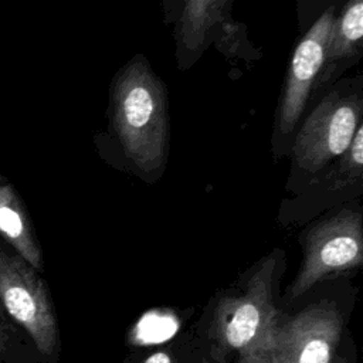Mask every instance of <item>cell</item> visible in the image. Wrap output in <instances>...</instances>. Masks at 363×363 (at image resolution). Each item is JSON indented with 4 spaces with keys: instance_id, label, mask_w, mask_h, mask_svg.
<instances>
[{
    "instance_id": "cell-7",
    "label": "cell",
    "mask_w": 363,
    "mask_h": 363,
    "mask_svg": "<svg viewBox=\"0 0 363 363\" xmlns=\"http://www.w3.org/2000/svg\"><path fill=\"white\" fill-rule=\"evenodd\" d=\"M340 335L342 315L335 305H312L277 326L269 363H330Z\"/></svg>"
},
{
    "instance_id": "cell-1",
    "label": "cell",
    "mask_w": 363,
    "mask_h": 363,
    "mask_svg": "<svg viewBox=\"0 0 363 363\" xmlns=\"http://www.w3.org/2000/svg\"><path fill=\"white\" fill-rule=\"evenodd\" d=\"M106 116V132L95 136L101 157L147 184L160 180L170 153L169 94L143 54L115 72Z\"/></svg>"
},
{
    "instance_id": "cell-8",
    "label": "cell",
    "mask_w": 363,
    "mask_h": 363,
    "mask_svg": "<svg viewBox=\"0 0 363 363\" xmlns=\"http://www.w3.org/2000/svg\"><path fill=\"white\" fill-rule=\"evenodd\" d=\"M233 1L183 0L180 16L173 27L179 71L196 65L211 45L227 55L233 41L238 40V24L231 17Z\"/></svg>"
},
{
    "instance_id": "cell-9",
    "label": "cell",
    "mask_w": 363,
    "mask_h": 363,
    "mask_svg": "<svg viewBox=\"0 0 363 363\" xmlns=\"http://www.w3.org/2000/svg\"><path fill=\"white\" fill-rule=\"evenodd\" d=\"M363 191V123L347 150L312 176L296 193V203L306 207L332 206L360 196Z\"/></svg>"
},
{
    "instance_id": "cell-5",
    "label": "cell",
    "mask_w": 363,
    "mask_h": 363,
    "mask_svg": "<svg viewBox=\"0 0 363 363\" xmlns=\"http://www.w3.org/2000/svg\"><path fill=\"white\" fill-rule=\"evenodd\" d=\"M363 261V216L343 206L311 225L303 235V259L289 296L299 298L318 282L353 269Z\"/></svg>"
},
{
    "instance_id": "cell-2",
    "label": "cell",
    "mask_w": 363,
    "mask_h": 363,
    "mask_svg": "<svg viewBox=\"0 0 363 363\" xmlns=\"http://www.w3.org/2000/svg\"><path fill=\"white\" fill-rule=\"evenodd\" d=\"M363 123V74L342 77L303 116L289 149L286 190L299 193L308 180L342 156Z\"/></svg>"
},
{
    "instance_id": "cell-6",
    "label": "cell",
    "mask_w": 363,
    "mask_h": 363,
    "mask_svg": "<svg viewBox=\"0 0 363 363\" xmlns=\"http://www.w3.org/2000/svg\"><path fill=\"white\" fill-rule=\"evenodd\" d=\"M0 305L21 326L37 350L54 356L58 349V323L48 288L38 271L0 240Z\"/></svg>"
},
{
    "instance_id": "cell-3",
    "label": "cell",
    "mask_w": 363,
    "mask_h": 363,
    "mask_svg": "<svg viewBox=\"0 0 363 363\" xmlns=\"http://www.w3.org/2000/svg\"><path fill=\"white\" fill-rule=\"evenodd\" d=\"M339 4L328 7L303 33L292 50L277 104L271 153L274 160L288 156L294 136L308 111L319 101L318 81L325 61L330 26Z\"/></svg>"
},
{
    "instance_id": "cell-10",
    "label": "cell",
    "mask_w": 363,
    "mask_h": 363,
    "mask_svg": "<svg viewBox=\"0 0 363 363\" xmlns=\"http://www.w3.org/2000/svg\"><path fill=\"white\" fill-rule=\"evenodd\" d=\"M363 57V0H345L336 10L323 67L318 81L319 99Z\"/></svg>"
},
{
    "instance_id": "cell-4",
    "label": "cell",
    "mask_w": 363,
    "mask_h": 363,
    "mask_svg": "<svg viewBox=\"0 0 363 363\" xmlns=\"http://www.w3.org/2000/svg\"><path fill=\"white\" fill-rule=\"evenodd\" d=\"M275 255L267 257L250 278L244 292L224 298L217 308L216 330L220 340L241 354L242 363H269L277 329L271 299Z\"/></svg>"
},
{
    "instance_id": "cell-13",
    "label": "cell",
    "mask_w": 363,
    "mask_h": 363,
    "mask_svg": "<svg viewBox=\"0 0 363 363\" xmlns=\"http://www.w3.org/2000/svg\"><path fill=\"white\" fill-rule=\"evenodd\" d=\"M182 3H183V0H160L164 23L172 24L174 27L176 21H177V18L180 16Z\"/></svg>"
},
{
    "instance_id": "cell-15",
    "label": "cell",
    "mask_w": 363,
    "mask_h": 363,
    "mask_svg": "<svg viewBox=\"0 0 363 363\" xmlns=\"http://www.w3.org/2000/svg\"><path fill=\"white\" fill-rule=\"evenodd\" d=\"M143 363H173V359L166 352H156L150 354Z\"/></svg>"
},
{
    "instance_id": "cell-11",
    "label": "cell",
    "mask_w": 363,
    "mask_h": 363,
    "mask_svg": "<svg viewBox=\"0 0 363 363\" xmlns=\"http://www.w3.org/2000/svg\"><path fill=\"white\" fill-rule=\"evenodd\" d=\"M0 240L37 271L43 269V251L28 208L16 186L0 173Z\"/></svg>"
},
{
    "instance_id": "cell-14",
    "label": "cell",
    "mask_w": 363,
    "mask_h": 363,
    "mask_svg": "<svg viewBox=\"0 0 363 363\" xmlns=\"http://www.w3.org/2000/svg\"><path fill=\"white\" fill-rule=\"evenodd\" d=\"M11 336V322L0 305V352L6 350Z\"/></svg>"
},
{
    "instance_id": "cell-12",
    "label": "cell",
    "mask_w": 363,
    "mask_h": 363,
    "mask_svg": "<svg viewBox=\"0 0 363 363\" xmlns=\"http://www.w3.org/2000/svg\"><path fill=\"white\" fill-rule=\"evenodd\" d=\"M342 0H295L298 28L303 33L328 7L340 4Z\"/></svg>"
}]
</instances>
